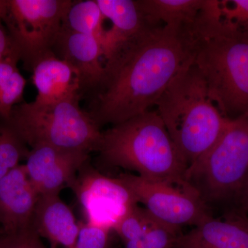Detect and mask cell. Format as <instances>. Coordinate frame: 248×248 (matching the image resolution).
<instances>
[{
	"mask_svg": "<svg viewBox=\"0 0 248 248\" xmlns=\"http://www.w3.org/2000/svg\"><path fill=\"white\" fill-rule=\"evenodd\" d=\"M195 27L152 28L105 63L88 113L99 128L149 110L178 73L193 60Z\"/></svg>",
	"mask_w": 248,
	"mask_h": 248,
	"instance_id": "6da1fadb",
	"label": "cell"
},
{
	"mask_svg": "<svg viewBox=\"0 0 248 248\" xmlns=\"http://www.w3.org/2000/svg\"><path fill=\"white\" fill-rule=\"evenodd\" d=\"M196 25L194 63L223 117L248 115V36L204 8Z\"/></svg>",
	"mask_w": 248,
	"mask_h": 248,
	"instance_id": "7a4b0ae2",
	"label": "cell"
},
{
	"mask_svg": "<svg viewBox=\"0 0 248 248\" xmlns=\"http://www.w3.org/2000/svg\"><path fill=\"white\" fill-rule=\"evenodd\" d=\"M97 152L104 166L135 171L145 179L190 192L186 183L188 166L157 110L147 111L102 132Z\"/></svg>",
	"mask_w": 248,
	"mask_h": 248,
	"instance_id": "3957f363",
	"label": "cell"
},
{
	"mask_svg": "<svg viewBox=\"0 0 248 248\" xmlns=\"http://www.w3.org/2000/svg\"><path fill=\"white\" fill-rule=\"evenodd\" d=\"M155 106L188 168L213 146L230 120L212 101L193 60L172 80Z\"/></svg>",
	"mask_w": 248,
	"mask_h": 248,
	"instance_id": "277c9868",
	"label": "cell"
},
{
	"mask_svg": "<svg viewBox=\"0 0 248 248\" xmlns=\"http://www.w3.org/2000/svg\"><path fill=\"white\" fill-rule=\"evenodd\" d=\"M80 99L52 104L22 102L1 122L32 148L48 146L89 153L97 151L102 131L87 111L80 107Z\"/></svg>",
	"mask_w": 248,
	"mask_h": 248,
	"instance_id": "5b68a950",
	"label": "cell"
},
{
	"mask_svg": "<svg viewBox=\"0 0 248 248\" xmlns=\"http://www.w3.org/2000/svg\"><path fill=\"white\" fill-rule=\"evenodd\" d=\"M248 175V115L230 120L211 148L187 170L186 183L213 215L215 208L237 198Z\"/></svg>",
	"mask_w": 248,
	"mask_h": 248,
	"instance_id": "8992f818",
	"label": "cell"
},
{
	"mask_svg": "<svg viewBox=\"0 0 248 248\" xmlns=\"http://www.w3.org/2000/svg\"><path fill=\"white\" fill-rule=\"evenodd\" d=\"M73 0H8L4 22L24 68L32 67L53 48Z\"/></svg>",
	"mask_w": 248,
	"mask_h": 248,
	"instance_id": "52a82bcc",
	"label": "cell"
},
{
	"mask_svg": "<svg viewBox=\"0 0 248 248\" xmlns=\"http://www.w3.org/2000/svg\"><path fill=\"white\" fill-rule=\"evenodd\" d=\"M69 187L79 201L86 223L111 231L139 203L120 179L101 174L89 163L80 170Z\"/></svg>",
	"mask_w": 248,
	"mask_h": 248,
	"instance_id": "ba28073f",
	"label": "cell"
},
{
	"mask_svg": "<svg viewBox=\"0 0 248 248\" xmlns=\"http://www.w3.org/2000/svg\"><path fill=\"white\" fill-rule=\"evenodd\" d=\"M117 178L148 213L171 226L195 227L214 217L195 195L180 187L130 173H122Z\"/></svg>",
	"mask_w": 248,
	"mask_h": 248,
	"instance_id": "9c48e42d",
	"label": "cell"
},
{
	"mask_svg": "<svg viewBox=\"0 0 248 248\" xmlns=\"http://www.w3.org/2000/svg\"><path fill=\"white\" fill-rule=\"evenodd\" d=\"M90 153L48 146L29 151L24 165L28 177L37 195L60 193L70 186L80 170L89 163Z\"/></svg>",
	"mask_w": 248,
	"mask_h": 248,
	"instance_id": "30bf717a",
	"label": "cell"
},
{
	"mask_svg": "<svg viewBox=\"0 0 248 248\" xmlns=\"http://www.w3.org/2000/svg\"><path fill=\"white\" fill-rule=\"evenodd\" d=\"M39 195L31 185L24 165L0 181V236H12L32 228Z\"/></svg>",
	"mask_w": 248,
	"mask_h": 248,
	"instance_id": "8fae6325",
	"label": "cell"
},
{
	"mask_svg": "<svg viewBox=\"0 0 248 248\" xmlns=\"http://www.w3.org/2000/svg\"><path fill=\"white\" fill-rule=\"evenodd\" d=\"M53 52L78 72L82 95L97 89L104 78L105 65L104 50L95 37L62 27Z\"/></svg>",
	"mask_w": 248,
	"mask_h": 248,
	"instance_id": "7c38bea8",
	"label": "cell"
},
{
	"mask_svg": "<svg viewBox=\"0 0 248 248\" xmlns=\"http://www.w3.org/2000/svg\"><path fill=\"white\" fill-rule=\"evenodd\" d=\"M32 82L37 89L34 102L52 104L82 97L78 72L54 53L41 59L32 67Z\"/></svg>",
	"mask_w": 248,
	"mask_h": 248,
	"instance_id": "4fadbf2b",
	"label": "cell"
},
{
	"mask_svg": "<svg viewBox=\"0 0 248 248\" xmlns=\"http://www.w3.org/2000/svg\"><path fill=\"white\" fill-rule=\"evenodd\" d=\"M32 227L48 240L50 248H73L79 236V223L60 193L39 196Z\"/></svg>",
	"mask_w": 248,
	"mask_h": 248,
	"instance_id": "5bb4252c",
	"label": "cell"
},
{
	"mask_svg": "<svg viewBox=\"0 0 248 248\" xmlns=\"http://www.w3.org/2000/svg\"><path fill=\"white\" fill-rule=\"evenodd\" d=\"M97 2L104 17L112 24L110 29H107L104 63L130 41L152 28L158 27L146 20L136 0H97Z\"/></svg>",
	"mask_w": 248,
	"mask_h": 248,
	"instance_id": "9a60e30c",
	"label": "cell"
},
{
	"mask_svg": "<svg viewBox=\"0 0 248 248\" xmlns=\"http://www.w3.org/2000/svg\"><path fill=\"white\" fill-rule=\"evenodd\" d=\"M172 248H248V220L213 217L181 234Z\"/></svg>",
	"mask_w": 248,
	"mask_h": 248,
	"instance_id": "2e32d148",
	"label": "cell"
},
{
	"mask_svg": "<svg viewBox=\"0 0 248 248\" xmlns=\"http://www.w3.org/2000/svg\"><path fill=\"white\" fill-rule=\"evenodd\" d=\"M143 16L153 26L193 27L205 0H136Z\"/></svg>",
	"mask_w": 248,
	"mask_h": 248,
	"instance_id": "e0dca14e",
	"label": "cell"
},
{
	"mask_svg": "<svg viewBox=\"0 0 248 248\" xmlns=\"http://www.w3.org/2000/svg\"><path fill=\"white\" fill-rule=\"evenodd\" d=\"M106 19L97 0L73 1L63 17L62 27L93 36L99 41L104 50L107 32L104 27Z\"/></svg>",
	"mask_w": 248,
	"mask_h": 248,
	"instance_id": "ac0fdd59",
	"label": "cell"
},
{
	"mask_svg": "<svg viewBox=\"0 0 248 248\" xmlns=\"http://www.w3.org/2000/svg\"><path fill=\"white\" fill-rule=\"evenodd\" d=\"M19 57L11 53L0 61V118H9L14 108L22 103L25 78L17 68Z\"/></svg>",
	"mask_w": 248,
	"mask_h": 248,
	"instance_id": "d6986e66",
	"label": "cell"
},
{
	"mask_svg": "<svg viewBox=\"0 0 248 248\" xmlns=\"http://www.w3.org/2000/svg\"><path fill=\"white\" fill-rule=\"evenodd\" d=\"M0 181L27 158L29 150L17 133L7 125L0 122Z\"/></svg>",
	"mask_w": 248,
	"mask_h": 248,
	"instance_id": "ffe728a7",
	"label": "cell"
},
{
	"mask_svg": "<svg viewBox=\"0 0 248 248\" xmlns=\"http://www.w3.org/2000/svg\"><path fill=\"white\" fill-rule=\"evenodd\" d=\"M146 217V208L137 205L114 227L113 231L120 236L125 248H143Z\"/></svg>",
	"mask_w": 248,
	"mask_h": 248,
	"instance_id": "44dd1931",
	"label": "cell"
},
{
	"mask_svg": "<svg viewBox=\"0 0 248 248\" xmlns=\"http://www.w3.org/2000/svg\"><path fill=\"white\" fill-rule=\"evenodd\" d=\"M182 234L179 227L160 221L147 211L143 248H172L176 240Z\"/></svg>",
	"mask_w": 248,
	"mask_h": 248,
	"instance_id": "7402d4cb",
	"label": "cell"
},
{
	"mask_svg": "<svg viewBox=\"0 0 248 248\" xmlns=\"http://www.w3.org/2000/svg\"><path fill=\"white\" fill-rule=\"evenodd\" d=\"M223 22L248 36V0L218 1Z\"/></svg>",
	"mask_w": 248,
	"mask_h": 248,
	"instance_id": "603a6c76",
	"label": "cell"
},
{
	"mask_svg": "<svg viewBox=\"0 0 248 248\" xmlns=\"http://www.w3.org/2000/svg\"><path fill=\"white\" fill-rule=\"evenodd\" d=\"M79 232L73 248H109L111 230L79 223Z\"/></svg>",
	"mask_w": 248,
	"mask_h": 248,
	"instance_id": "cb8c5ba5",
	"label": "cell"
},
{
	"mask_svg": "<svg viewBox=\"0 0 248 248\" xmlns=\"http://www.w3.org/2000/svg\"><path fill=\"white\" fill-rule=\"evenodd\" d=\"M1 237V236H0ZM0 248H47L41 237L32 228L27 231L1 237Z\"/></svg>",
	"mask_w": 248,
	"mask_h": 248,
	"instance_id": "d4e9b609",
	"label": "cell"
},
{
	"mask_svg": "<svg viewBox=\"0 0 248 248\" xmlns=\"http://www.w3.org/2000/svg\"><path fill=\"white\" fill-rule=\"evenodd\" d=\"M7 6L8 0H0V61L15 52L11 37L4 22Z\"/></svg>",
	"mask_w": 248,
	"mask_h": 248,
	"instance_id": "484cf974",
	"label": "cell"
},
{
	"mask_svg": "<svg viewBox=\"0 0 248 248\" xmlns=\"http://www.w3.org/2000/svg\"><path fill=\"white\" fill-rule=\"evenodd\" d=\"M236 201L241 205V208L248 211V175L238 194Z\"/></svg>",
	"mask_w": 248,
	"mask_h": 248,
	"instance_id": "4316f807",
	"label": "cell"
},
{
	"mask_svg": "<svg viewBox=\"0 0 248 248\" xmlns=\"http://www.w3.org/2000/svg\"><path fill=\"white\" fill-rule=\"evenodd\" d=\"M0 131H1V125H0Z\"/></svg>",
	"mask_w": 248,
	"mask_h": 248,
	"instance_id": "83f0119b",
	"label": "cell"
},
{
	"mask_svg": "<svg viewBox=\"0 0 248 248\" xmlns=\"http://www.w3.org/2000/svg\"><path fill=\"white\" fill-rule=\"evenodd\" d=\"M0 241H1V237H0Z\"/></svg>",
	"mask_w": 248,
	"mask_h": 248,
	"instance_id": "f1b7e54d",
	"label": "cell"
}]
</instances>
